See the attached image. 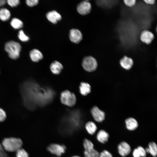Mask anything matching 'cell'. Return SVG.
<instances>
[{"mask_svg":"<svg viewBox=\"0 0 157 157\" xmlns=\"http://www.w3.org/2000/svg\"><path fill=\"white\" fill-rule=\"evenodd\" d=\"M117 147L119 154L123 157L128 155L131 152L130 146L127 142L124 141L120 142L118 144Z\"/></svg>","mask_w":157,"mask_h":157,"instance_id":"obj_10","label":"cell"},{"mask_svg":"<svg viewBox=\"0 0 157 157\" xmlns=\"http://www.w3.org/2000/svg\"><path fill=\"white\" fill-rule=\"evenodd\" d=\"M10 24L11 26L15 29H20L23 26L22 22L18 19L15 18L12 19Z\"/></svg>","mask_w":157,"mask_h":157,"instance_id":"obj_22","label":"cell"},{"mask_svg":"<svg viewBox=\"0 0 157 157\" xmlns=\"http://www.w3.org/2000/svg\"><path fill=\"white\" fill-rule=\"evenodd\" d=\"M18 37L21 41L24 42L27 41L29 39V37L25 34L22 30L19 31Z\"/></svg>","mask_w":157,"mask_h":157,"instance_id":"obj_24","label":"cell"},{"mask_svg":"<svg viewBox=\"0 0 157 157\" xmlns=\"http://www.w3.org/2000/svg\"><path fill=\"white\" fill-rule=\"evenodd\" d=\"M39 2L38 0H27L26 3L27 5L30 7H33L37 5Z\"/></svg>","mask_w":157,"mask_h":157,"instance_id":"obj_28","label":"cell"},{"mask_svg":"<svg viewBox=\"0 0 157 157\" xmlns=\"http://www.w3.org/2000/svg\"><path fill=\"white\" fill-rule=\"evenodd\" d=\"M91 112L94 120L99 122L103 121L105 118V113L97 106H94L91 109Z\"/></svg>","mask_w":157,"mask_h":157,"instance_id":"obj_9","label":"cell"},{"mask_svg":"<svg viewBox=\"0 0 157 157\" xmlns=\"http://www.w3.org/2000/svg\"><path fill=\"white\" fill-rule=\"evenodd\" d=\"M91 10V4L87 1H81L77 6L78 12L82 15H85L89 14Z\"/></svg>","mask_w":157,"mask_h":157,"instance_id":"obj_7","label":"cell"},{"mask_svg":"<svg viewBox=\"0 0 157 157\" xmlns=\"http://www.w3.org/2000/svg\"><path fill=\"white\" fill-rule=\"evenodd\" d=\"M72 157H80L78 156H73Z\"/></svg>","mask_w":157,"mask_h":157,"instance_id":"obj_35","label":"cell"},{"mask_svg":"<svg viewBox=\"0 0 157 157\" xmlns=\"http://www.w3.org/2000/svg\"><path fill=\"white\" fill-rule=\"evenodd\" d=\"M109 137V134L103 130L99 131L97 136V140L103 144H105L108 141Z\"/></svg>","mask_w":157,"mask_h":157,"instance_id":"obj_17","label":"cell"},{"mask_svg":"<svg viewBox=\"0 0 157 157\" xmlns=\"http://www.w3.org/2000/svg\"><path fill=\"white\" fill-rule=\"evenodd\" d=\"M133 61L130 58L124 56L120 60V64L122 67L126 70L130 69L133 65Z\"/></svg>","mask_w":157,"mask_h":157,"instance_id":"obj_13","label":"cell"},{"mask_svg":"<svg viewBox=\"0 0 157 157\" xmlns=\"http://www.w3.org/2000/svg\"><path fill=\"white\" fill-rule=\"evenodd\" d=\"M0 157H9L1 144H0Z\"/></svg>","mask_w":157,"mask_h":157,"instance_id":"obj_31","label":"cell"},{"mask_svg":"<svg viewBox=\"0 0 157 157\" xmlns=\"http://www.w3.org/2000/svg\"><path fill=\"white\" fill-rule=\"evenodd\" d=\"M154 37L152 32L148 30H144L141 32L140 38L142 42L149 44L151 43Z\"/></svg>","mask_w":157,"mask_h":157,"instance_id":"obj_12","label":"cell"},{"mask_svg":"<svg viewBox=\"0 0 157 157\" xmlns=\"http://www.w3.org/2000/svg\"><path fill=\"white\" fill-rule=\"evenodd\" d=\"M17 157H29L28 153L23 149L20 148L16 151Z\"/></svg>","mask_w":157,"mask_h":157,"instance_id":"obj_23","label":"cell"},{"mask_svg":"<svg viewBox=\"0 0 157 157\" xmlns=\"http://www.w3.org/2000/svg\"><path fill=\"white\" fill-rule=\"evenodd\" d=\"M21 48L19 43L13 41L7 42L5 46V50L8 53L9 57L14 60L19 57Z\"/></svg>","mask_w":157,"mask_h":157,"instance_id":"obj_2","label":"cell"},{"mask_svg":"<svg viewBox=\"0 0 157 157\" xmlns=\"http://www.w3.org/2000/svg\"><path fill=\"white\" fill-rule=\"evenodd\" d=\"M83 144L85 157H99V153L94 149V145L90 141L85 139Z\"/></svg>","mask_w":157,"mask_h":157,"instance_id":"obj_5","label":"cell"},{"mask_svg":"<svg viewBox=\"0 0 157 157\" xmlns=\"http://www.w3.org/2000/svg\"><path fill=\"white\" fill-rule=\"evenodd\" d=\"M10 16V11L6 8H2L0 9V19L3 21L8 20Z\"/></svg>","mask_w":157,"mask_h":157,"instance_id":"obj_21","label":"cell"},{"mask_svg":"<svg viewBox=\"0 0 157 157\" xmlns=\"http://www.w3.org/2000/svg\"><path fill=\"white\" fill-rule=\"evenodd\" d=\"M137 149L138 150L141 157H145L147 156V153L145 149L142 146L138 147Z\"/></svg>","mask_w":157,"mask_h":157,"instance_id":"obj_29","label":"cell"},{"mask_svg":"<svg viewBox=\"0 0 157 157\" xmlns=\"http://www.w3.org/2000/svg\"><path fill=\"white\" fill-rule=\"evenodd\" d=\"M144 1L147 4L151 5L154 4L155 2L154 0H144Z\"/></svg>","mask_w":157,"mask_h":157,"instance_id":"obj_33","label":"cell"},{"mask_svg":"<svg viewBox=\"0 0 157 157\" xmlns=\"http://www.w3.org/2000/svg\"><path fill=\"white\" fill-rule=\"evenodd\" d=\"M79 88L80 93L83 96L87 95L91 92V86L88 83L81 82Z\"/></svg>","mask_w":157,"mask_h":157,"instance_id":"obj_18","label":"cell"},{"mask_svg":"<svg viewBox=\"0 0 157 157\" xmlns=\"http://www.w3.org/2000/svg\"><path fill=\"white\" fill-rule=\"evenodd\" d=\"M30 56L31 60L35 62H39L43 57L42 53L36 49H33L30 51Z\"/></svg>","mask_w":157,"mask_h":157,"instance_id":"obj_15","label":"cell"},{"mask_svg":"<svg viewBox=\"0 0 157 157\" xmlns=\"http://www.w3.org/2000/svg\"><path fill=\"white\" fill-rule=\"evenodd\" d=\"M126 127L130 131L135 130L138 126V123L137 120L132 117L127 119L125 121Z\"/></svg>","mask_w":157,"mask_h":157,"instance_id":"obj_16","label":"cell"},{"mask_svg":"<svg viewBox=\"0 0 157 157\" xmlns=\"http://www.w3.org/2000/svg\"><path fill=\"white\" fill-rule=\"evenodd\" d=\"M7 1L10 6L13 7L16 6L20 3L19 0H8Z\"/></svg>","mask_w":157,"mask_h":157,"instance_id":"obj_25","label":"cell"},{"mask_svg":"<svg viewBox=\"0 0 157 157\" xmlns=\"http://www.w3.org/2000/svg\"><path fill=\"white\" fill-rule=\"evenodd\" d=\"M50 68L53 74H59L61 72L63 67L60 63L55 60L50 64Z\"/></svg>","mask_w":157,"mask_h":157,"instance_id":"obj_14","label":"cell"},{"mask_svg":"<svg viewBox=\"0 0 157 157\" xmlns=\"http://www.w3.org/2000/svg\"><path fill=\"white\" fill-rule=\"evenodd\" d=\"M2 144L5 150L13 152H16L21 148L23 143L21 140L19 138L10 137L3 139Z\"/></svg>","mask_w":157,"mask_h":157,"instance_id":"obj_1","label":"cell"},{"mask_svg":"<svg viewBox=\"0 0 157 157\" xmlns=\"http://www.w3.org/2000/svg\"><path fill=\"white\" fill-rule=\"evenodd\" d=\"M69 36L71 42L75 44L79 43L83 39L82 34L81 32L76 28H72L70 30Z\"/></svg>","mask_w":157,"mask_h":157,"instance_id":"obj_8","label":"cell"},{"mask_svg":"<svg viewBox=\"0 0 157 157\" xmlns=\"http://www.w3.org/2000/svg\"><path fill=\"white\" fill-rule=\"evenodd\" d=\"M48 20L52 23L55 24L62 19L61 15L56 10L48 12L46 14Z\"/></svg>","mask_w":157,"mask_h":157,"instance_id":"obj_11","label":"cell"},{"mask_svg":"<svg viewBox=\"0 0 157 157\" xmlns=\"http://www.w3.org/2000/svg\"><path fill=\"white\" fill-rule=\"evenodd\" d=\"M146 153L150 154L154 157H156L157 155V146L154 142H151L148 144V147L145 149Z\"/></svg>","mask_w":157,"mask_h":157,"instance_id":"obj_19","label":"cell"},{"mask_svg":"<svg viewBox=\"0 0 157 157\" xmlns=\"http://www.w3.org/2000/svg\"><path fill=\"white\" fill-rule=\"evenodd\" d=\"M132 154L133 157H141L137 148L134 149L133 152Z\"/></svg>","mask_w":157,"mask_h":157,"instance_id":"obj_32","label":"cell"},{"mask_svg":"<svg viewBox=\"0 0 157 157\" xmlns=\"http://www.w3.org/2000/svg\"><path fill=\"white\" fill-rule=\"evenodd\" d=\"M60 100L62 104L69 107L74 106L75 104L76 101L74 94L67 90L61 93Z\"/></svg>","mask_w":157,"mask_h":157,"instance_id":"obj_3","label":"cell"},{"mask_svg":"<svg viewBox=\"0 0 157 157\" xmlns=\"http://www.w3.org/2000/svg\"><path fill=\"white\" fill-rule=\"evenodd\" d=\"M6 117V114L5 111L0 108V122L4 121Z\"/></svg>","mask_w":157,"mask_h":157,"instance_id":"obj_27","label":"cell"},{"mask_svg":"<svg viewBox=\"0 0 157 157\" xmlns=\"http://www.w3.org/2000/svg\"><path fill=\"white\" fill-rule=\"evenodd\" d=\"M47 149L48 150L51 154L58 156H60L62 154L65 153L66 147L65 145H63L52 144L48 146Z\"/></svg>","mask_w":157,"mask_h":157,"instance_id":"obj_6","label":"cell"},{"mask_svg":"<svg viewBox=\"0 0 157 157\" xmlns=\"http://www.w3.org/2000/svg\"><path fill=\"white\" fill-rule=\"evenodd\" d=\"M99 157H113L112 154L108 151L104 150L99 153Z\"/></svg>","mask_w":157,"mask_h":157,"instance_id":"obj_26","label":"cell"},{"mask_svg":"<svg viewBox=\"0 0 157 157\" xmlns=\"http://www.w3.org/2000/svg\"><path fill=\"white\" fill-rule=\"evenodd\" d=\"M6 1L5 0H0V7L4 6L6 3Z\"/></svg>","mask_w":157,"mask_h":157,"instance_id":"obj_34","label":"cell"},{"mask_svg":"<svg viewBox=\"0 0 157 157\" xmlns=\"http://www.w3.org/2000/svg\"><path fill=\"white\" fill-rule=\"evenodd\" d=\"M123 1L126 6L130 7H131L134 5L136 2L135 0H124Z\"/></svg>","mask_w":157,"mask_h":157,"instance_id":"obj_30","label":"cell"},{"mask_svg":"<svg viewBox=\"0 0 157 157\" xmlns=\"http://www.w3.org/2000/svg\"><path fill=\"white\" fill-rule=\"evenodd\" d=\"M85 128L88 133L91 135H93L97 129L95 124L91 121L88 122L86 124Z\"/></svg>","mask_w":157,"mask_h":157,"instance_id":"obj_20","label":"cell"},{"mask_svg":"<svg viewBox=\"0 0 157 157\" xmlns=\"http://www.w3.org/2000/svg\"><path fill=\"white\" fill-rule=\"evenodd\" d=\"M82 65L84 69L88 72H92L96 70L97 67L96 60L91 56H87L83 58Z\"/></svg>","mask_w":157,"mask_h":157,"instance_id":"obj_4","label":"cell"}]
</instances>
